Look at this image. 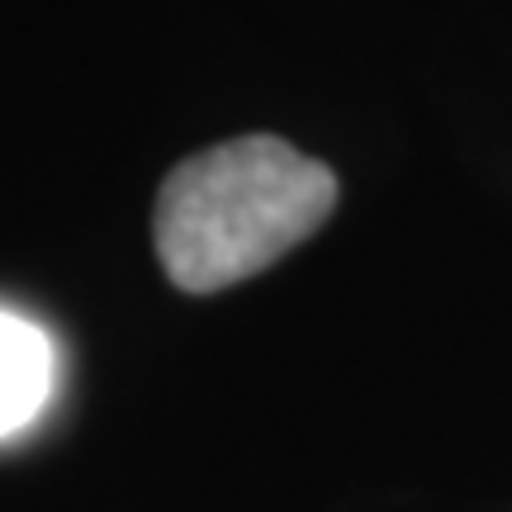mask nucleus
Returning <instances> with one entry per match:
<instances>
[{
	"mask_svg": "<svg viewBox=\"0 0 512 512\" xmlns=\"http://www.w3.org/2000/svg\"><path fill=\"white\" fill-rule=\"evenodd\" d=\"M332 209V166L285 138L252 133L195 152L166 176L152 238L176 290L214 294L275 266L313 238Z\"/></svg>",
	"mask_w": 512,
	"mask_h": 512,
	"instance_id": "1",
	"label": "nucleus"
},
{
	"mask_svg": "<svg viewBox=\"0 0 512 512\" xmlns=\"http://www.w3.org/2000/svg\"><path fill=\"white\" fill-rule=\"evenodd\" d=\"M53 375L57 356L48 332L24 313L0 309V441L19 437L29 422H38L53 394Z\"/></svg>",
	"mask_w": 512,
	"mask_h": 512,
	"instance_id": "2",
	"label": "nucleus"
}]
</instances>
